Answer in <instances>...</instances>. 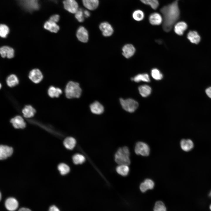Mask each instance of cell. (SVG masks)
I'll use <instances>...</instances> for the list:
<instances>
[{
  "mask_svg": "<svg viewBox=\"0 0 211 211\" xmlns=\"http://www.w3.org/2000/svg\"><path fill=\"white\" fill-rule=\"evenodd\" d=\"M131 79L135 82H138L140 81L149 82L150 79L149 76L147 74H139L132 78Z\"/></svg>",
  "mask_w": 211,
  "mask_h": 211,
  "instance_id": "cell-30",
  "label": "cell"
},
{
  "mask_svg": "<svg viewBox=\"0 0 211 211\" xmlns=\"http://www.w3.org/2000/svg\"><path fill=\"white\" fill-rule=\"evenodd\" d=\"M76 143V139L73 137H69L66 138L64 141L63 144L65 147L67 149L72 150L75 146Z\"/></svg>",
  "mask_w": 211,
  "mask_h": 211,
  "instance_id": "cell-25",
  "label": "cell"
},
{
  "mask_svg": "<svg viewBox=\"0 0 211 211\" xmlns=\"http://www.w3.org/2000/svg\"><path fill=\"white\" fill-rule=\"evenodd\" d=\"M60 16L57 14H55L52 16L49 20L57 23L59 19Z\"/></svg>",
  "mask_w": 211,
  "mask_h": 211,
  "instance_id": "cell-39",
  "label": "cell"
},
{
  "mask_svg": "<svg viewBox=\"0 0 211 211\" xmlns=\"http://www.w3.org/2000/svg\"><path fill=\"white\" fill-rule=\"evenodd\" d=\"M151 74L152 77L156 80H160L163 77L162 74L159 70L156 68H154L152 69Z\"/></svg>",
  "mask_w": 211,
  "mask_h": 211,
  "instance_id": "cell-36",
  "label": "cell"
},
{
  "mask_svg": "<svg viewBox=\"0 0 211 211\" xmlns=\"http://www.w3.org/2000/svg\"><path fill=\"white\" fill-rule=\"evenodd\" d=\"M120 101V104L123 109L130 113L134 112L138 106L137 102L132 99L128 98L124 99L121 98Z\"/></svg>",
  "mask_w": 211,
  "mask_h": 211,
  "instance_id": "cell-5",
  "label": "cell"
},
{
  "mask_svg": "<svg viewBox=\"0 0 211 211\" xmlns=\"http://www.w3.org/2000/svg\"><path fill=\"white\" fill-rule=\"evenodd\" d=\"M145 4L149 5L154 9H156L158 6L159 3L158 0H140Z\"/></svg>",
  "mask_w": 211,
  "mask_h": 211,
  "instance_id": "cell-35",
  "label": "cell"
},
{
  "mask_svg": "<svg viewBox=\"0 0 211 211\" xmlns=\"http://www.w3.org/2000/svg\"><path fill=\"white\" fill-rule=\"evenodd\" d=\"M135 151L137 155L147 156L149 154L150 149L149 146L147 143L142 142H139L136 144Z\"/></svg>",
  "mask_w": 211,
  "mask_h": 211,
  "instance_id": "cell-6",
  "label": "cell"
},
{
  "mask_svg": "<svg viewBox=\"0 0 211 211\" xmlns=\"http://www.w3.org/2000/svg\"><path fill=\"white\" fill-rule=\"evenodd\" d=\"M187 38L191 42L196 44L198 43L200 40V35L195 31H190L188 34Z\"/></svg>",
  "mask_w": 211,
  "mask_h": 211,
  "instance_id": "cell-24",
  "label": "cell"
},
{
  "mask_svg": "<svg viewBox=\"0 0 211 211\" xmlns=\"http://www.w3.org/2000/svg\"><path fill=\"white\" fill-rule=\"evenodd\" d=\"M81 92L82 90L79 84L73 81L69 82L65 89L66 96L68 98H79L81 96Z\"/></svg>",
  "mask_w": 211,
  "mask_h": 211,
  "instance_id": "cell-3",
  "label": "cell"
},
{
  "mask_svg": "<svg viewBox=\"0 0 211 211\" xmlns=\"http://www.w3.org/2000/svg\"><path fill=\"white\" fill-rule=\"evenodd\" d=\"M21 8L26 11L32 12L39 9V0H17Z\"/></svg>",
  "mask_w": 211,
  "mask_h": 211,
  "instance_id": "cell-4",
  "label": "cell"
},
{
  "mask_svg": "<svg viewBox=\"0 0 211 211\" xmlns=\"http://www.w3.org/2000/svg\"><path fill=\"white\" fill-rule=\"evenodd\" d=\"M116 170L117 173L120 175L126 176L129 173L130 169L128 165L121 164L119 165L116 167Z\"/></svg>",
  "mask_w": 211,
  "mask_h": 211,
  "instance_id": "cell-28",
  "label": "cell"
},
{
  "mask_svg": "<svg viewBox=\"0 0 211 211\" xmlns=\"http://www.w3.org/2000/svg\"><path fill=\"white\" fill-rule=\"evenodd\" d=\"M24 116L26 118H30L33 117L35 113V110L31 105L25 106L22 110Z\"/></svg>",
  "mask_w": 211,
  "mask_h": 211,
  "instance_id": "cell-23",
  "label": "cell"
},
{
  "mask_svg": "<svg viewBox=\"0 0 211 211\" xmlns=\"http://www.w3.org/2000/svg\"><path fill=\"white\" fill-rule=\"evenodd\" d=\"M209 196L211 198V190L209 194Z\"/></svg>",
  "mask_w": 211,
  "mask_h": 211,
  "instance_id": "cell-44",
  "label": "cell"
},
{
  "mask_svg": "<svg viewBox=\"0 0 211 211\" xmlns=\"http://www.w3.org/2000/svg\"><path fill=\"white\" fill-rule=\"evenodd\" d=\"M154 186V183L153 181L150 179H146L141 183L139 188L142 192H145L149 189H153Z\"/></svg>",
  "mask_w": 211,
  "mask_h": 211,
  "instance_id": "cell-18",
  "label": "cell"
},
{
  "mask_svg": "<svg viewBox=\"0 0 211 211\" xmlns=\"http://www.w3.org/2000/svg\"><path fill=\"white\" fill-rule=\"evenodd\" d=\"M144 17L143 12L141 10H137L135 11L132 14V17L135 20L140 21L143 19Z\"/></svg>",
  "mask_w": 211,
  "mask_h": 211,
  "instance_id": "cell-34",
  "label": "cell"
},
{
  "mask_svg": "<svg viewBox=\"0 0 211 211\" xmlns=\"http://www.w3.org/2000/svg\"><path fill=\"white\" fill-rule=\"evenodd\" d=\"M84 6L88 10H94L98 6V0H82Z\"/></svg>",
  "mask_w": 211,
  "mask_h": 211,
  "instance_id": "cell-19",
  "label": "cell"
},
{
  "mask_svg": "<svg viewBox=\"0 0 211 211\" xmlns=\"http://www.w3.org/2000/svg\"><path fill=\"white\" fill-rule=\"evenodd\" d=\"M51 0L53 1H56L57 0Z\"/></svg>",
  "mask_w": 211,
  "mask_h": 211,
  "instance_id": "cell-47",
  "label": "cell"
},
{
  "mask_svg": "<svg viewBox=\"0 0 211 211\" xmlns=\"http://www.w3.org/2000/svg\"><path fill=\"white\" fill-rule=\"evenodd\" d=\"M43 27L45 29L53 33H57L59 29V26L56 23L49 20L45 22Z\"/></svg>",
  "mask_w": 211,
  "mask_h": 211,
  "instance_id": "cell-16",
  "label": "cell"
},
{
  "mask_svg": "<svg viewBox=\"0 0 211 211\" xmlns=\"http://www.w3.org/2000/svg\"><path fill=\"white\" fill-rule=\"evenodd\" d=\"M6 82L8 86L12 87L16 86L18 84L19 80L16 75L11 74L7 77Z\"/></svg>",
  "mask_w": 211,
  "mask_h": 211,
  "instance_id": "cell-26",
  "label": "cell"
},
{
  "mask_svg": "<svg viewBox=\"0 0 211 211\" xmlns=\"http://www.w3.org/2000/svg\"><path fill=\"white\" fill-rule=\"evenodd\" d=\"M58 169L62 175H65L70 171V168L67 164L62 163L60 164L58 166Z\"/></svg>",
  "mask_w": 211,
  "mask_h": 211,
  "instance_id": "cell-33",
  "label": "cell"
},
{
  "mask_svg": "<svg viewBox=\"0 0 211 211\" xmlns=\"http://www.w3.org/2000/svg\"><path fill=\"white\" fill-rule=\"evenodd\" d=\"M5 205L6 209L10 211H14L18 207V203L15 198L10 197L5 201Z\"/></svg>",
  "mask_w": 211,
  "mask_h": 211,
  "instance_id": "cell-14",
  "label": "cell"
},
{
  "mask_svg": "<svg viewBox=\"0 0 211 211\" xmlns=\"http://www.w3.org/2000/svg\"><path fill=\"white\" fill-rule=\"evenodd\" d=\"M123 55L127 58L132 57L134 54L135 49L134 46L130 44L125 45L122 48Z\"/></svg>",
  "mask_w": 211,
  "mask_h": 211,
  "instance_id": "cell-15",
  "label": "cell"
},
{
  "mask_svg": "<svg viewBox=\"0 0 211 211\" xmlns=\"http://www.w3.org/2000/svg\"><path fill=\"white\" fill-rule=\"evenodd\" d=\"M91 111L93 113L99 115L103 113L104 108L103 106L99 102L95 101L90 106Z\"/></svg>",
  "mask_w": 211,
  "mask_h": 211,
  "instance_id": "cell-17",
  "label": "cell"
},
{
  "mask_svg": "<svg viewBox=\"0 0 211 211\" xmlns=\"http://www.w3.org/2000/svg\"><path fill=\"white\" fill-rule=\"evenodd\" d=\"M29 79L35 83L40 82L43 78V74L39 69L35 68L31 70L28 75Z\"/></svg>",
  "mask_w": 211,
  "mask_h": 211,
  "instance_id": "cell-8",
  "label": "cell"
},
{
  "mask_svg": "<svg viewBox=\"0 0 211 211\" xmlns=\"http://www.w3.org/2000/svg\"><path fill=\"white\" fill-rule=\"evenodd\" d=\"M154 211H166V209L162 202L158 201L155 204Z\"/></svg>",
  "mask_w": 211,
  "mask_h": 211,
  "instance_id": "cell-37",
  "label": "cell"
},
{
  "mask_svg": "<svg viewBox=\"0 0 211 211\" xmlns=\"http://www.w3.org/2000/svg\"><path fill=\"white\" fill-rule=\"evenodd\" d=\"M62 93L60 89L52 86L50 87L48 90V94L51 98L58 97Z\"/></svg>",
  "mask_w": 211,
  "mask_h": 211,
  "instance_id": "cell-27",
  "label": "cell"
},
{
  "mask_svg": "<svg viewBox=\"0 0 211 211\" xmlns=\"http://www.w3.org/2000/svg\"><path fill=\"white\" fill-rule=\"evenodd\" d=\"M129 149L126 146L120 148L115 155V162L119 165H129L130 163Z\"/></svg>",
  "mask_w": 211,
  "mask_h": 211,
  "instance_id": "cell-2",
  "label": "cell"
},
{
  "mask_svg": "<svg viewBox=\"0 0 211 211\" xmlns=\"http://www.w3.org/2000/svg\"><path fill=\"white\" fill-rule=\"evenodd\" d=\"M76 36L78 40L82 42H87L88 40V32L83 26H80L78 28L76 32Z\"/></svg>",
  "mask_w": 211,
  "mask_h": 211,
  "instance_id": "cell-10",
  "label": "cell"
},
{
  "mask_svg": "<svg viewBox=\"0 0 211 211\" xmlns=\"http://www.w3.org/2000/svg\"><path fill=\"white\" fill-rule=\"evenodd\" d=\"M99 28L102 32L103 35L105 37L111 35L113 32V30L111 25L107 22H103L100 24Z\"/></svg>",
  "mask_w": 211,
  "mask_h": 211,
  "instance_id": "cell-11",
  "label": "cell"
},
{
  "mask_svg": "<svg viewBox=\"0 0 211 211\" xmlns=\"http://www.w3.org/2000/svg\"><path fill=\"white\" fill-rule=\"evenodd\" d=\"M63 3L64 9L72 13L75 14L79 9L78 4L75 0H64Z\"/></svg>",
  "mask_w": 211,
  "mask_h": 211,
  "instance_id": "cell-7",
  "label": "cell"
},
{
  "mask_svg": "<svg viewBox=\"0 0 211 211\" xmlns=\"http://www.w3.org/2000/svg\"><path fill=\"white\" fill-rule=\"evenodd\" d=\"M1 56L3 58L11 59L14 56V50L12 47L8 46H4L0 48Z\"/></svg>",
  "mask_w": 211,
  "mask_h": 211,
  "instance_id": "cell-9",
  "label": "cell"
},
{
  "mask_svg": "<svg viewBox=\"0 0 211 211\" xmlns=\"http://www.w3.org/2000/svg\"><path fill=\"white\" fill-rule=\"evenodd\" d=\"M72 160L74 164L77 165L81 164L84 163L86 159L83 155L78 153L73 156Z\"/></svg>",
  "mask_w": 211,
  "mask_h": 211,
  "instance_id": "cell-31",
  "label": "cell"
},
{
  "mask_svg": "<svg viewBox=\"0 0 211 211\" xmlns=\"http://www.w3.org/2000/svg\"><path fill=\"white\" fill-rule=\"evenodd\" d=\"M138 90L140 94L143 97H146L151 93L152 89L148 85H144L140 86Z\"/></svg>",
  "mask_w": 211,
  "mask_h": 211,
  "instance_id": "cell-29",
  "label": "cell"
},
{
  "mask_svg": "<svg viewBox=\"0 0 211 211\" xmlns=\"http://www.w3.org/2000/svg\"><path fill=\"white\" fill-rule=\"evenodd\" d=\"M180 146L182 149L186 152H188L191 150L194 147L193 141L190 139H183L180 142Z\"/></svg>",
  "mask_w": 211,
  "mask_h": 211,
  "instance_id": "cell-21",
  "label": "cell"
},
{
  "mask_svg": "<svg viewBox=\"0 0 211 211\" xmlns=\"http://www.w3.org/2000/svg\"><path fill=\"white\" fill-rule=\"evenodd\" d=\"M149 20L150 23L154 25H160L163 21V17L157 13L151 14L149 16Z\"/></svg>",
  "mask_w": 211,
  "mask_h": 211,
  "instance_id": "cell-20",
  "label": "cell"
},
{
  "mask_svg": "<svg viewBox=\"0 0 211 211\" xmlns=\"http://www.w3.org/2000/svg\"><path fill=\"white\" fill-rule=\"evenodd\" d=\"M187 28V25L184 22L181 21L176 23L174 27V30L177 35H183L184 31Z\"/></svg>",
  "mask_w": 211,
  "mask_h": 211,
  "instance_id": "cell-22",
  "label": "cell"
},
{
  "mask_svg": "<svg viewBox=\"0 0 211 211\" xmlns=\"http://www.w3.org/2000/svg\"><path fill=\"white\" fill-rule=\"evenodd\" d=\"M13 127L16 129H23L26 127V123L20 115H17L10 120Z\"/></svg>",
  "mask_w": 211,
  "mask_h": 211,
  "instance_id": "cell-12",
  "label": "cell"
},
{
  "mask_svg": "<svg viewBox=\"0 0 211 211\" xmlns=\"http://www.w3.org/2000/svg\"><path fill=\"white\" fill-rule=\"evenodd\" d=\"M10 30L8 26L5 24H1L0 25V36L3 38H6L9 33Z\"/></svg>",
  "mask_w": 211,
  "mask_h": 211,
  "instance_id": "cell-32",
  "label": "cell"
},
{
  "mask_svg": "<svg viewBox=\"0 0 211 211\" xmlns=\"http://www.w3.org/2000/svg\"><path fill=\"white\" fill-rule=\"evenodd\" d=\"M210 210H211V204L210 206Z\"/></svg>",
  "mask_w": 211,
  "mask_h": 211,
  "instance_id": "cell-45",
  "label": "cell"
},
{
  "mask_svg": "<svg viewBox=\"0 0 211 211\" xmlns=\"http://www.w3.org/2000/svg\"><path fill=\"white\" fill-rule=\"evenodd\" d=\"M75 16L76 19L78 21L81 22L84 21V11L81 8H79L78 10L74 14Z\"/></svg>",
  "mask_w": 211,
  "mask_h": 211,
  "instance_id": "cell-38",
  "label": "cell"
},
{
  "mask_svg": "<svg viewBox=\"0 0 211 211\" xmlns=\"http://www.w3.org/2000/svg\"><path fill=\"white\" fill-rule=\"evenodd\" d=\"M13 150L11 147L6 145H1L0 147V159H5L10 156L13 153Z\"/></svg>",
  "mask_w": 211,
  "mask_h": 211,
  "instance_id": "cell-13",
  "label": "cell"
},
{
  "mask_svg": "<svg viewBox=\"0 0 211 211\" xmlns=\"http://www.w3.org/2000/svg\"><path fill=\"white\" fill-rule=\"evenodd\" d=\"M179 0L165 6L160 9L163 16V27L166 32L170 31L173 25L178 19L180 11L178 5Z\"/></svg>",
  "mask_w": 211,
  "mask_h": 211,
  "instance_id": "cell-1",
  "label": "cell"
},
{
  "mask_svg": "<svg viewBox=\"0 0 211 211\" xmlns=\"http://www.w3.org/2000/svg\"><path fill=\"white\" fill-rule=\"evenodd\" d=\"M18 211H32L29 208L25 207H22L20 208Z\"/></svg>",
  "mask_w": 211,
  "mask_h": 211,
  "instance_id": "cell-43",
  "label": "cell"
},
{
  "mask_svg": "<svg viewBox=\"0 0 211 211\" xmlns=\"http://www.w3.org/2000/svg\"><path fill=\"white\" fill-rule=\"evenodd\" d=\"M49 211H60V210L56 206L53 205L50 207Z\"/></svg>",
  "mask_w": 211,
  "mask_h": 211,
  "instance_id": "cell-41",
  "label": "cell"
},
{
  "mask_svg": "<svg viewBox=\"0 0 211 211\" xmlns=\"http://www.w3.org/2000/svg\"><path fill=\"white\" fill-rule=\"evenodd\" d=\"M1 199V194H0V200Z\"/></svg>",
  "mask_w": 211,
  "mask_h": 211,
  "instance_id": "cell-46",
  "label": "cell"
},
{
  "mask_svg": "<svg viewBox=\"0 0 211 211\" xmlns=\"http://www.w3.org/2000/svg\"><path fill=\"white\" fill-rule=\"evenodd\" d=\"M84 16L86 17H89L90 15L89 11L88 10H85L84 11Z\"/></svg>",
  "mask_w": 211,
  "mask_h": 211,
  "instance_id": "cell-42",
  "label": "cell"
},
{
  "mask_svg": "<svg viewBox=\"0 0 211 211\" xmlns=\"http://www.w3.org/2000/svg\"><path fill=\"white\" fill-rule=\"evenodd\" d=\"M205 93L207 96L211 99V86L206 89Z\"/></svg>",
  "mask_w": 211,
  "mask_h": 211,
  "instance_id": "cell-40",
  "label": "cell"
}]
</instances>
